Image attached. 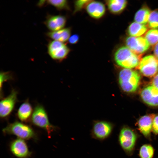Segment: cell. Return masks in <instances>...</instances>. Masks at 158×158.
I'll use <instances>...</instances> for the list:
<instances>
[{
	"instance_id": "obj_1",
	"label": "cell",
	"mask_w": 158,
	"mask_h": 158,
	"mask_svg": "<svg viewBox=\"0 0 158 158\" xmlns=\"http://www.w3.org/2000/svg\"><path fill=\"white\" fill-rule=\"evenodd\" d=\"M138 138V135L134 129L124 125L120 129L118 141L126 154L131 156L135 150Z\"/></svg>"
},
{
	"instance_id": "obj_2",
	"label": "cell",
	"mask_w": 158,
	"mask_h": 158,
	"mask_svg": "<svg viewBox=\"0 0 158 158\" xmlns=\"http://www.w3.org/2000/svg\"><path fill=\"white\" fill-rule=\"evenodd\" d=\"M118 80L120 86L124 91L132 92L135 91L138 89L140 76L135 71L124 68L120 72Z\"/></svg>"
},
{
	"instance_id": "obj_3",
	"label": "cell",
	"mask_w": 158,
	"mask_h": 158,
	"mask_svg": "<svg viewBox=\"0 0 158 158\" xmlns=\"http://www.w3.org/2000/svg\"><path fill=\"white\" fill-rule=\"evenodd\" d=\"M114 59L118 65L128 69L138 66L140 62L139 56L125 46L117 50L115 53Z\"/></svg>"
},
{
	"instance_id": "obj_4",
	"label": "cell",
	"mask_w": 158,
	"mask_h": 158,
	"mask_svg": "<svg viewBox=\"0 0 158 158\" xmlns=\"http://www.w3.org/2000/svg\"><path fill=\"white\" fill-rule=\"evenodd\" d=\"M31 120L35 126L45 130L49 137L56 127L50 122L47 112L44 107L37 104L35 107Z\"/></svg>"
},
{
	"instance_id": "obj_5",
	"label": "cell",
	"mask_w": 158,
	"mask_h": 158,
	"mask_svg": "<svg viewBox=\"0 0 158 158\" xmlns=\"http://www.w3.org/2000/svg\"><path fill=\"white\" fill-rule=\"evenodd\" d=\"M2 131L5 134L13 135L24 140L35 139L36 137V134L31 127L19 121L9 124Z\"/></svg>"
},
{
	"instance_id": "obj_6",
	"label": "cell",
	"mask_w": 158,
	"mask_h": 158,
	"mask_svg": "<svg viewBox=\"0 0 158 158\" xmlns=\"http://www.w3.org/2000/svg\"><path fill=\"white\" fill-rule=\"evenodd\" d=\"M114 126L112 123L105 121H96L92 124L90 131L92 138L103 141L109 138L113 131Z\"/></svg>"
},
{
	"instance_id": "obj_7",
	"label": "cell",
	"mask_w": 158,
	"mask_h": 158,
	"mask_svg": "<svg viewBox=\"0 0 158 158\" xmlns=\"http://www.w3.org/2000/svg\"><path fill=\"white\" fill-rule=\"evenodd\" d=\"M138 69L142 74L147 77H151L158 72V59L152 55L144 57L140 61Z\"/></svg>"
},
{
	"instance_id": "obj_8",
	"label": "cell",
	"mask_w": 158,
	"mask_h": 158,
	"mask_svg": "<svg viewBox=\"0 0 158 158\" xmlns=\"http://www.w3.org/2000/svg\"><path fill=\"white\" fill-rule=\"evenodd\" d=\"M18 92L12 89L9 95L2 98L0 102V116L2 118L8 117L12 112L17 101Z\"/></svg>"
},
{
	"instance_id": "obj_9",
	"label": "cell",
	"mask_w": 158,
	"mask_h": 158,
	"mask_svg": "<svg viewBox=\"0 0 158 158\" xmlns=\"http://www.w3.org/2000/svg\"><path fill=\"white\" fill-rule=\"evenodd\" d=\"M47 50L52 59L58 61L65 59L70 51L68 48L63 42L54 40L49 43Z\"/></svg>"
},
{
	"instance_id": "obj_10",
	"label": "cell",
	"mask_w": 158,
	"mask_h": 158,
	"mask_svg": "<svg viewBox=\"0 0 158 158\" xmlns=\"http://www.w3.org/2000/svg\"><path fill=\"white\" fill-rule=\"evenodd\" d=\"M127 47L137 54H142L150 47V44L145 38L143 37H129L126 40Z\"/></svg>"
},
{
	"instance_id": "obj_11",
	"label": "cell",
	"mask_w": 158,
	"mask_h": 158,
	"mask_svg": "<svg viewBox=\"0 0 158 158\" xmlns=\"http://www.w3.org/2000/svg\"><path fill=\"white\" fill-rule=\"evenodd\" d=\"M155 115H145L140 117L136 123L140 132L146 138L150 140L152 133L153 121Z\"/></svg>"
},
{
	"instance_id": "obj_12",
	"label": "cell",
	"mask_w": 158,
	"mask_h": 158,
	"mask_svg": "<svg viewBox=\"0 0 158 158\" xmlns=\"http://www.w3.org/2000/svg\"><path fill=\"white\" fill-rule=\"evenodd\" d=\"M10 149L12 153L18 158H27L31 154L26 143L21 139L18 138L13 141Z\"/></svg>"
},
{
	"instance_id": "obj_13",
	"label": "cell",
	"mask_w": 158,
	"mask_h": 158,
	"mask_svg": "<svg viewBox=\"0 0 158 158\" xmlns=\"http://www.w3.org/2000/svg\"><path fill=\"white\" fill-rule=\"evenodd\" d=\"M141 97L143 101L148 105L158 106V89L153 85L143 89L141 92Z\"/></svg>"
},
{
	"instance_id": "obj_14",
	"label": "cell",
	"mask_w": 158,
	"mask_h": 158,
	"mask_svg": "<svg viewBox=\"0 0 158 158\" xmlns=\"http://www.w3.org/2000/svg\"><path fill=\"white\" fill-rule=\"evenodd\" d=\"M66 20L61 15H49L44 21V24L51 31L59 30L64 27Z\"/></svg>"
},
{
	"instance_id": "obj_15",
	"label": "cell",
	"mask_w": 158,
	"mask_h": 158,
	"mask_svg": "<svg viewBox=\"0 0 158 158\" xmlns=\"http://www.w3.org/2000/svg\"><path fill=\"white\" fill-rule=\"evenodd\" d=\"M86 9L89 15L95 19L101 18L106 11L105 6L102 3L92 1L87 5Z\"/></svg>"
},
{
	"instance_id": "obj_16",
	"label": "cell",
	"mask_w": 158,
	"mask_h": 158,
	"mask_svg": "<svg viewBox=\"0 0 158 158\" xmlns=\"http://www.w3.org/2000/svg\"><path fill=\"white\" fill-rule=\"evenodd\" d=\"M33 111L31 105L27 100L20 106L17 111V116L22 122H26L31 118Z\"/></svg>"
},
{
	"instance_id": "obj_17",
	"label": "cell",
	"mask_w": 158,
	"mask_h": 158,
	"mask_svg": "<svg viewBox=\"0 0 158 158\" xmlns=\"http://www.w3.org/2000/svg\"><path fill=\"white\" fill-rule=\"evenodd\" d=\"M71 31L70 29H62L55 31H50L47 33V35L54 40L61 42L66 41L70 37Z\"/></svg>"
},
{
	"instance_id": "obj_18",
	"label": "cell",
	"mask_w": 158,
	"mask_h": 158,
	"mask_svg": "<svg viewBox=\"0 0 158 158\" xmlns=\"http://www.w3.org/2000/svg\"><path fill=\"white\" fill-rule=\"evenodd\" d=\"M109 10L114 13L121 12L125 8L127 1L126 0H110L107 1Z\"/></svg>"
},
{
	"instance_id": "obj_19",
	"label": "cell",
	"mask_w": 158,
	"mask_h": 158,
	"mask_svg": "<svg viewBox=\"0 0 158 158\" xmlns=\"http://www.w3.org/2000/svg\"><path fill=\"white\" fill-rule=\"evenodd\" d=\"M147 30V28L145 25L134 22L130 25L128 32L131 37H135L142 35L146 32Z\"/></svg>"
},
{
	"instance_id": "obj_20",
	"label": "cell",
	"mask_w": 158,
	"mask_h": 158,
	"mask_svg": "<svg viewBox=\"0 0 158 158\" xmlns=\"http://www.w3.org/2000/svg\"><path fill=\"white\" fill-rule=\"evenodd\" d=\"M150 11L146 7H144L139 10L136 13L134 17L135 22L145 25L148 21L150 15Z\"/></svg>"
},
{
	"instance_id": "obj_21",
	"label": "cell",
	"mask_w": 158,
	"mask_h": 158,
	"mask_svg": "<svg viewBox=\"0 0 158 158\" xmlns=\"http://www.w3.org/2000/svg\"><path fill=\"white\" fill-rule=\"evenodd\" d=\"M154 153V149L150 144H146L140 147L138 155L140 158H153Z\"/></svg>"
},
{
	"instance_id": "obj_22",
	"label": "cell",
	"mask_w": 158,
	"mask_h": 158,
	"mask_svg": "<svg viewBox=\"0 0 158 158\" xmlns=\"http://www.w3.org/2000/svg\"><path fill=\"white\" fill-rule=\"evenodd\" d=\"M145 37L150 44L155 45L158 42V30L152 29L149 30L146 34Z\"/></svg>"
},
{
	"instance_id": "obj_23",
	"label": "cell",
	"mask_w": 158,
	"mask_h": 158,
	"mask_svg": "<svg viewBox=\"0 0 158 158\" xmlns=\"http://www.w3.org/2000/svg\"><path fill=\"white\" fill-rule=\"evenodd\" d=\"M148 23L150 28L153 29L158 28V11H154L150 13Z\"/></svg>"
},
{
	"instance_id": "obj_24",
	"label": "cell",
	"mask_w": 158,
	"mask_h": 158,
	"mask_svg": "<svg viewBox=\"0 0 158 158\" xmlns=\"http://www.w3.org/2000/svg\"><path fill=\"white\" fill-rule=\"evenodd\" d=\"M46 2L59 10L66 8L67 5V1L65 0H49L46 1Z\"/></svg>"
},
{
	"instance_id": "obj_25",
	"label": "cell",
	"mask_w": 158,
	"mask_h": 158,
	"mask_svg": "<svg viewBox=\"0 0 158 158\" xmlns=\"http://www.w3.org/2000/svg\"><path fill=\"white\" fill-rule=\"evenodd\" d=\"M13 79V76L11 73L9 72H1L0 74V95L2 94V89L4 82Z\"/></svg>"
},
{
	"instance_id": "obj_26",
	"label": "cell",
	"mask_w": 158,
	"mask_h": 158,
	"mask_svg": "<svg viewBox=\"0 0 158 158\" xmlns=\"http://www.w3.org/2000/svg\"><path fill=\"white\" fill-rule=\"evenodd\" d=\"M91 1L85 0H80L76 1L75 4V11L76 12L82 9Z\"/></svg>"
},
{
	"instance_id": "obj_27",
	"label": "cell",
	"mask_w": 158,
	"mask_h": 158,
	"mask_svg": "<svg viewBox=\"0 0 158 158\" xmlns=\"http://www.w3.org/2000/svg\"><path fill=\"white\" fill-rule=\"evenodd\" d=\"M152 132L155 135H158V114L154 117L152 126Z\"/></svg>"
},
{
	"instance_id": "obj_28",
	"label": "cell",
	"mask_w": 158,
	"mask_h": 158,
	"mask_svg": "<svg viewBox=\"0 0 158 158\" xmlns=\"http://www.w3.org/2000/svg\"><path fill=\"white\" fill-rule=\"evenodd\" d=\"M78 40V36L75 34L72 35L68 39L69 42L71 44H74L76 43Z\"/></svg>"
},
{
	"instance_id": "obj_29",
	"label": "cell",
	"mask_w": 158,
	"mask_h": 158,
	"mask_svg": "<svg viewBox=\"0 0 158 158\" xmlns=\"http://www.w3.org/2000/svg\"><path fill=\"white\" fill-rule=\"evenodd\" d=\"M152 83V85L158 89V74L153 78Z\"/></svg>"
},
{
	"instance_id": "obj_30",
	"label": "cell",
	"mask_w": 158,
	"mask_h": 158,
	"mask_svg": "<svg viewBox=\"0 0 158 158\" xmlns=\"http://www.w3.org/2000/svg\"><path fill=\"white\" fill-rule=\"evenodd\" d=\"M154 53L156 58L158 59V43L155 46L154 49Z\"/></svg>"
}]
</instances>
